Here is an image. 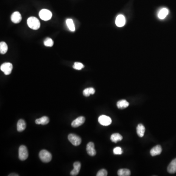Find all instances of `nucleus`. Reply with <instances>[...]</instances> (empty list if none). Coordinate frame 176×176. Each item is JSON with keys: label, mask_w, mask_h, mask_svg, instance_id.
<instances>
[{"label": "nucleus", "mask_w": 176, "mask_h": 176, "mask_svg": "<svg viewBox=\"0 0 176 176\" xmlns=\"http://www.w3.org/2000/svg\"><path fill=\"white\" fill-rule=\"evenodd\" d=\"M27 24L29 27L33 30H37L40 27V23L39 21L35 17H30L28 18Z\"/></svg>", "instance_id": "f257e3e1"}, {"label": "nucleus", "mask_w": 176, "mask_h": 176, "mask_svg": "<svg viewBox=\"0 0 176 176\" xmlns=\"http://www.w3.org/2000/svg\"><path fill=\"white\" fill-rule=\"evenodd\" d=\"M39 156L40 160L43 163H49L52 158V154L46 150H41V151L40 152Z\"/></svg>", "instance_id": "f03ea898"}, {"label": "nucleus", "mask_w": 176, "mask_h": 176, "mask_svg": "<svg viewBox=\"0 0 176 176\" xmlns=\"http://www.w3.org/2000/svg\"><path fill=\"white\" fill-rule=\"evenodd\" d=\"M40 18L43 21L49 20L52 17V13L49 10H46V9H43L40 11L39 13Z\"/></svg>", "instance_id": "7ed1b4c3"}, {"label": "nucleus", "mask_w": 176, "mask_h": 176, "mask_svg": "<svg viewBox=\"0 0 176 176\" xmlns=\"http://www.w3.org/2000/svg\"><path fill=\"white\" fill-rule=\"evenodd\" d=\"M29 156V153L26 146L21 145L19 148V158L21 161L27 160Z\"/></svg>", "instance_id": "20e7f679"}, {"label": "nucleus", "mask_w": 176, "mask_h": 176, "mask_svg": "<svg viewBox=\"0 0 176 176\" xmlns=\"http://www.w3.org/2000/svg\"><path fill=\"white\" fill-rule=\"evenodd\" d=\"M68 139L74 146H78L81 143V138L80 137L75 134H70L68 135Z\"/></svg>", "instance_id": "39448f33"}, {"label": "nucleus", "mask_w": 176, "mask_h": 176, "mask_svg": "<svg viewBox=\"0 0 176 176\" xmlns=\"http://www.w3.org/2000/svg\"><path fill=\"white\" fill-rule=\"evenodd\" d=\"M0 69L4 72V74L8 75L11 74L13 69V65L10 63H4L1 66Z\"/></svg>", "instance_id": "423d86ee"}, {"label": "nucleus", "mask_w": 176, "mask_h": 176, "mask_svg": "<svg viewBox=\"0 0 176 176\" xmlns=\"http://www.w3.org/2000/svg\"><path fill=\"white\" fill-rule=\"evenodd\" d=\"M98 122L103 126H109L112 123V119L109 116L105 115H102L98 118Z\"/></svg>", "instance_id": "0eeeda50"}, {"label": "nucleus", "mask_w": 176, "mask_h": 176, "mask_svg": "<svg viewBox=\"0 0 176 176\" xmlns=\"http://www.w3.org/2000/svg\"><path fill=\"white\" fill-rule=\"evenodd\" d=\"M86 150L90 156H94L96 154V149L94 148V144L93 142H89L87 144Z\"/></svg>", "instance_id": "6e6552de"}, {"label": "nucleus", "mask_w": 176, "mask_h": 176, "mask_svg": "<svg viewBox=\"0 0 176 176\" xmlns=\"http://www.w3.org/2000/svg\"><path fill=\"white\" fill-rule=\"evenodd\" d=\"M85 122V118L84 116H79L74 120L71 123V126L74 128H77L82 125Z\"/></svg>", "instance_id": "1a4fd4ad"}, {"label": "nucleus", "mask_w": 176, "mask_h": 176, "mask_svg": "<svg viewBox=\"0 0 176 176\" xmlns=\"http://www.w3.org/2000/svg\"><path fill=\"white\" fill-rule=\"evenodd\" d=\"M22 16L20 13L18 11H16L11 15V20L14 23H19L20 22L22 21Z\"/></svg>", "instance_id": "9d476101"}, {"label": "nucleus", "mask_w": 176, "mask_h": 176, "mask_svg": "<svg viewBox=\"0 0 176 176\" xmlns=\"http://www.w3.org/2000/svg\"><path fill=\"white\" fill-rule=\"evenodd\" d=\"M162 147L160 145L154 146L150 151V154L152 156H156L161 154L162 152Z\"/></svg>", "instance_id": "9b49d317"}, {"label": "nucleus", "mask_w": 176, "mask_h": 176, "mask_svg": "<svg viewBox=\"0 0 176 176\" xmlns=\"http://www.w3.org/2000/svg\"><path fill=\"white\" fill-rule=\"evenodd\" d=\"M81 168V163L80 162L77 161L74 163V169L71 171L70 174L71 176H77L79 174Z\"/></svg>", "instance_id": "f8f14e48"}, {"label": "nucleus", "mask_w": 176, "mask_h": 176, "mask_svg": "<svg viewBox=\"0 0 176 176\" xmlns=\"http://www.w3.org/2000/svg\"><path fill=\"white\" fill-rule=\"evenodd\" d=\"M125 18L122 15H119L116 20V24L118 27H122L125 24Z\"/></svg>", "instance_id": "ddd939ff"}, {"label": "nucleus", "mask_w": 176, "mask_h": 176, "mask_svg": "<svg viewBox=\"0 0 176 176\" xmlns=\"http://www.w3.org/2000/svg\"><path fill=\"white\" fill-rule=\"evenodd\" d=\"M167 171L170 174L176 173V158L174 159L167 167Z\"/></svg>", "instance_id": "4468645a"}, {"label": "nucleus", "mask_w": 176, "mask_h": 176, "mask_svg": "<svg viewBox=\"0 0 176 176\" xmlns=\"http://www.w3.org/2000/svg\"><path fill=\"white\" fill-rule=\"evenodd\" d=\"M26 128V122H25V120L23 119H21L18 122H17V129L18 132H22L24 130H25V129Z\"/></svg>", "instance_id": "2eb2a0df"}, {"label": "nucleus", "mask_w": 176, "mask_h": 176, "mask_svg": "<svg viewBox=\"0 0 176 176\" xmlns=\"http://www.w3.org/2000/svg\"><path fill=\"white\" fill-rule=\"evenodd\" d=\"M49 122V118L46 116L37 119L35 120V123L36 124H41V125H46Z\"/></svg>", "instance_id": "dca6fc26"}, {"label": "nucleus", "mask_w": 176, "mask_h": 176, "mask_svg": "<svg viewBox=\"0 0 176 176\" xmlns=\"http://www.w3.org/2000/svg\"><path fill=\"white\" fill-rule=\"evenodd\" d=\"M145 128L142 124H139L137 127V133L138 135L140 138H142L144 137V135Z\"/></svg>", "instance_id": "f3484780"}, {"label": "nucleus", "mask_w": 176, "mask_h": 176, "mask_svg": "<svg viewBox=\"0 0 176 176\" xmlns=\"http://www.w3.org/2000/svg\"><path fill=\"white\" fill-rule=\"evenodd\" d=\"M117 108L119 109H125L129 106V103L126 100L122 99L118 101L117 102Z\"/></svg>", "instance_id": "a211bd4d"}, {"label": "nucleus", "mask_w": 176, "mask_h": 176, "mask_svg": "<svg viewBox=\"0 0 176 176\" xmlns=\"http://www.w3.org/2000/svg\"><path fill=\"white\" fill-rule=\"evenodd\" d=\"M122 138H123L122 136L119 133L112 134L111 137V141L114 143H117L118 141H122Z\"/></svg>", "instance_id": "6ab92c4d"}, {"label": "nucleus", "mask_w": 176, "mask_h": 176, "mask_svg": "<svg viewBox=\"0 0 176 176\" xmlns=\"http://www.w3.org/2000/svg\"><path fill=\"white\" fill-rule=\"evenodd\" d=\"M169 11L167 8L161 9L158 13V17L160 19H163L168 15Z\"/></svg>", "instance_id": "aec40b11"}, {"label": "nucleus", "mask_w": 176, "mask_h": 176, "mask_svg": "<svg viewBox=\"0 0 176 176\" xmlns=\"http://www.w3.org/2000/svg\"><path fill=\"white\" fill-rule=\"evenodd\" d=\"M119 176H129L131 175V171L128 169H120L117 172Z\"/></svg>", "instance_id": "412c9836"}, {"label": "nucleus", "mask_w": 176, "mask_h": 176, "mask_svg": "<svg viewBox=\"0 0 176 176\" xmlns=\"http://www.w3.org/2000/svg\"><path fill=\"white\" fill-rule=\"evenodd\" d=\"M8 50V46L7 43L4 42H1L0 43V53L4 54L7 53Z\"/></svg>", "instance_id": "4be33fe9"}, {"label": "nucleus", "mask_w": 176, "mask_h": 176, "mask_svg": "<svg viewBox=\"0 0 176 176\" xmlns=\"http://www.w3.org/2000/svg\"><path fill=\"white\" fill-rule=\"evenodd\" d=\"M66 24L70 31L74 32L75 31V26L74 24V21L71 19H68L66 20Z\"/></svg>", "instance_id": "5701e85b"}, {"label": "nucleus", "mask_w": 176, "mask_h": 176, "mask_svg": "<svg viewBox=\"0 0 176 176\" xmlns=\"http://www.w3.org/2000/svg\"><path fill=\"white\" fill-rule=\"evenodd\" d=\"M95 93V90L93 88H86L83 91L84 96L88 97L91 94H94Z\"/></svg>", "instance_id": "b1692460"}, {"label": "nucleus", "mask_w": 176, "mask_h": 176, "mask_svg": "<svg viewBox=\"0 0 176 176\" xmlns=\"http://www.w3.org/2000/svg\"><path fill=\"white\" fill-rule=\"evenodd\" d=\"M44 45L46 46H48V47H52L53 46V40L52 39L50 38H47L44 41Z\"/></svg>", "instance_id": "393cba45"}, {"label": "nucleus", "mask_w": 176, "mask_h": 176, "mask_svg": "<svg viewBox=\"0 0 176 176\" xmlns=\"http://www.w3.org/2000/svg\"><path fill=\"white\" fill-rule=\"evenodd\" d=\"M84 68V66L83 65V64L80 62H75L73 66V68L77 70H82Z\"/></svg>", "instance_id": "a878e982"}, {"label": "nucleus", "mask_w": 176, "mask_h": 176, "mask_svg": "<svg viewBox=\"0 0 176 176\" xmlns=\"http://www.w3.org/2000/svg\"><path fill=\"white\" fill-rule=\"evenodd\" d=\"M113 153L115 155H121L123 153V151L120 147H116L113 149Z\"/></svg>", "instance_id": "bb28decb"}, {"label": "nucleus", "mask_w": 176, "mask_h": 176, "mask_svg": "<svg viewBox=\"0 0 176 176\" xmlns=\"http://www.w3.org/2000/svg\"><path fill=\"white\" fill-rule=\"evenodd\" d=\"M108 175V172L106 170L103 169L97 172L96 176H106Z\"/></svg>", "instance_id": "cd10ccee"}, {"label": "nucleus", "mask_w": 176, "mask_h": 176, "mask_svg": "<svg viewBox=\"0 0 176 176\" xmlns=\"http://www.w3.org/2000/svg\"><path fill=\"white\" fill-rule=\"evenodd\" d=\"M8 176H19V175H18V174H10V175H8Z\"/></svg>", "instance_id": "c85d7f7f"}]
</instances>
